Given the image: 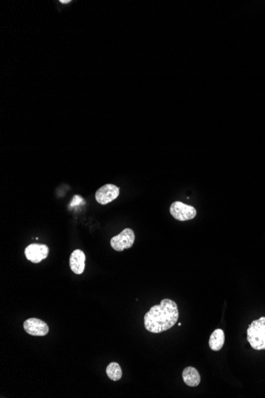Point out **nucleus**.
<instances>
[{
    "label": "nucleus",
    "instance_id": "obj_1",
    "mask_svg": "<svg viewBox=\"0 0 265 398\" xmlns=\"http://www.w3.org/2000/svg\"><path fill=\"white\" fill-rule=\"evenodd\" d=\"M178 318V307L176 302L164 299L159 306H152L145 315L144 325L151 333H160L172 328Z\"/></svg>",
    "mask_w": 265,
    "mask_h": 398
},
{
    "label": "nucleus",
    "instance_id": "obj_2",
    "mask_svg": "<svg viewBox=\"0 0 265 398\" xmlns=\"http://www.w3.org/2000/svg\"><path fill=\"white\" fill-rule=\"evenodd\" d=\"M247 340L253 349L265 350V317L252 322L247 330Z\"/></svg>",
    "mask_w": 265,
    "mask_h": 398
},
{
    "label": "nucleus",
    "instance_id": "obj_3",
    "mask_svg": "<svg viewBox=\"0 0 265 398\" xmlns=\"http://www.w3.org/2000/svg\"><path fill=\"white\" fill-rule=\"evenodd\" d=\"M135 235L134 230L126 228L122 230L119 235L114 236L111 240V246L116 251H123L126 249L130 248L134 245Z\"/></svg>",
    "mask_w": 265,
    "mask_h": 398
},
{
    "label": "nucleus",
    "instance_id": "obj_4",
    "mask_svg": "<svg viewBox=\"0 0 265 398\" xmlns=\"http://www.w3.org/2000/svg\"><path fill=\"white\" fill-rule=\"evenodd\" d=\"M170 213L176 220L180 221H190L197 215L196 209L194 207L180 201L172 203L170 207Z\"/></svg>",
    "mask_w": 265,
    "mask_h": 398
},
{
    "label": "nucleus",
    "instance_id": "obj_5",
    "mask_svg": "<svg viewBox=\"0 0 265 398\" xmlns=\"http://www.w3.org/2000/svg\"><path fill=\"white\" fill-rule=\"evenodd\" d=\"M119 188L114 184H105L95 193V200L99 204L105 205L115 200L119 196Z\"/></svg>",
    "mask_w": 265,
    "mask_h": 398
},
{
    "label": "nucleus",
    "instance_id": "obj_6",
    "mask_svg": "<svg viewBox=\"0 0 265 398\" xmlns=\"http://www.w3.org/2000/svg\"><path fill=\"white\" fill-rule=\"evenodd\" d=\"M49 247L44 244H31L25 249L26 258L33 263H39L49 255Z\"/></svg>",
    "mask_w": 265,
    "mask_h": 398
},
{
    "label": "nucleus",
    "instance_id": "obj_7",
    "mask_svg": "<svg viewBox=\"0 0 265 398\" xmlns=\"http://www.w3.org/2000/svg\"><path fill=\"white\" fill-rule=\"evenodd\" d=\"M23 327L27 333L31 336H46L49 331V326L47 325V323L37 318L27 319L23 323Z\"/></svg>",
    "mask_w": 265,
    "mask_h": 398
},
{
    "label": "nucleus",
    "instance_id": "obj_8",
    "mask_svg": "<svg viewBox=\"0 0 265 398\" xmlns=\"http://www.w3.org/2000/svg\"><path fill=\"white\" fill-rule=\"evenodd\" d=\"M86 257L81 250H76L72 253L69 260V265L72 271L76 274H82L85 269Z\"/></svg>",
    "mask_w": 265,
    "mask_h": 398
},
{
    "label": "nucleus",
    "instance_id": "obj_9",
    "mask_svg": "<svg viewBox=\"0 0 265 398\" xmlns=\"http://www.w3.org/2000/svg\"><path fill=\"white\" fill-rule=\"evenodd\" d=\"M183 379L187 386L195 387L200 384L201 377L198 370L192 366L185 368L182 374Z\"/></svg>",
    "mask_w": 265,
    "mask_h": 398
},
{
    "label": "nucleus",
    "instance_id": "obj_10",
    "mask_svg": "<svg viewBox=\"0 0 265 398\" xmlns=\"http://www.w3.org/2000/svg\"><path fill=\"white\" fill-rule=\"evenodd\" d=\"M225 344V333L223 330L216 329L211 334L209 340V346L214 352H219Z\"/></svg>",
    "mask_w": 265,
    "mask_h": 398
},
{
    "label": "nucleus",
    "instance_id": "obj_11",
    "mask_svg": "<svg viewBox=\"0 0 265 398\" xmlns=\"http://www.w3.org/2000/svg\"><path fill=\"white\" fill-rule=\"evenodd\" d=\"M107 374L108 378L112 381L120 380L122 376V371H121V366L117 362H112L108 365L107 367Z\"/></svg>",
    "mask_w": 265,
    "mask_h": 398
},
{
    "label": "nucleus",
    "instance_id": "obj_12",
    "mask_svg": "<svg viewBox=\"0 0 265 398\" xmlns=\"http://www.w3.org/2000/svg\"><path fill=\"white\" fill-rule=\"evenodd\" d=\"M60 2H61V3H68V2H70V1H69V0H65V1H62V0H61Z\"/></svg>",
    "mask_w": 265,
    "mask_h": 398
}]
</instances>
